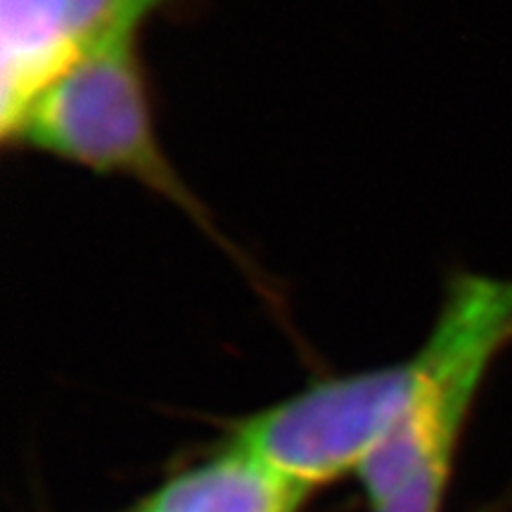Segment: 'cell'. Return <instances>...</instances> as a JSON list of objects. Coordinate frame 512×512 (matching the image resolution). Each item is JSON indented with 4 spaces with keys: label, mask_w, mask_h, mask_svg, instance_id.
Returning <instances> with one entry per match:
<instances>
[{
    "label": "cell",
    "mask_w": 512,
    "mask_h": 512,
    "mask_svg": "<svg viewBox=\"0 0 512 512\" xmlns=\"http://www.w3.org/2000/svg\"><path fill=\"white\" fill-rule=\"evenodd\" d=\"M512 342V280L460 273L425 342L420 382L399 425L358 467L373 512H439L467 415Z\"/></svg>",
    "instance_id": "6da1fadb"
},
{
    "label": "cell",
    "mask_w": 512,
    "mask_h": 512,
    "mask_svg": "<svg viewBox=\"0 0 512 512\" xmlns=\"http://www.w3.org/2000/svg\"><path fill=\"white\" fill-rule=\"evenodd\" d=\"M8 143L95 174L131 178L174 202L219 240L207 209L176 174L157 138L138 36L114 43L62 74L38 95Z\"/></svg>",
    "instance_id": "7a4b0ae2"
},
{
    "label": "cell",
    "mask_w": 512,
    "mask_h": 512,
    "mask_svg": "<svg viewBox=\"0 0 512 512\" xmlns=\"http://www.w3.org/2000/svg\"><path fill=\"white\" fill-rule=\"evenodd\" d=\"M418 382V351L403 361L328 377L249 415L230 444L297 482H328L366 463L408 411Z\"/></svg>",
    "instance_id": "3957f363"
},
{
    "label": "cell",
    "mask_w": 512,
    "mask_h": 512,
    "mask_svg": "<svg viewBox=\"0 0 512 512\" xmlns=\"http://www.w3.org/2000/svg\"><path fill=\"white\" fill-rule=\"evenodd\" d=\"M164 0H0V133L12 138L38 95L100 50L140 36Z\"/></svg>",
    "instance_id": "277c9868"
},
{
    "label": "cell",
    "mask_w": 512,
    "mask_h": 512,
    "mask_svg": "<svg viewBox=\"0 0 512 512\" xmlns=\"http://www.w3.org/2000/svg\"><path fill=\"white\" fill-rule=\"evenodd\" d=\"M311 486L230 444L169 479L136 512H297Z\"/></svg>",
    "instance_id": "5b68a950"
}]
</instances>
